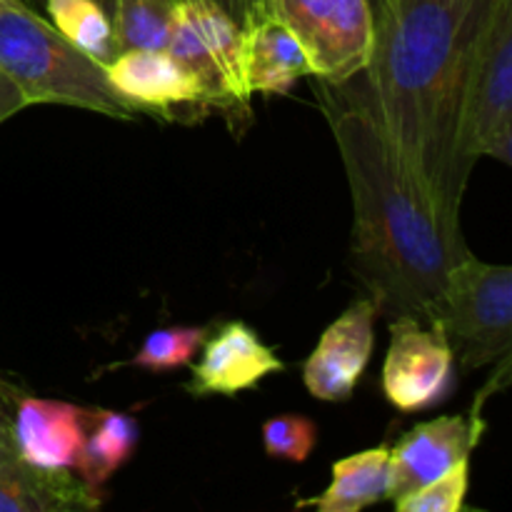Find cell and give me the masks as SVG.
Instances as JSON below:
<instances>
[{"instance_id":"obj_1","label":"cell","mask_w":512,"mask_h":512,"mask_svg":"<svg viewBox=\"0 0 512 512\" xmlns=\"http://www.w3.org/2000/svg\"><path fill=\"white\" fill-rule=\"evenodd\" d=\"M503 0H393L375 13L365 100L450 233L473 170L458 125L475 45Z\"/></svg>"},{"instance_id":"obj_2","label":"cell","mask_w":512,"mask_h":512,"mask_svg":"<svg viewBox=\"0 0 512 512\" xmlns=\"http://www.w3.org/2000/svg\"><path fill=\"white\" fill-rule=\"evenodd\" d=\"M318 98L353 195V275L378 315L428 323L448 270L468 253L463 235L445 228L365 93H340L338 85L323 83Z\"/></svg>"},{"instance_id":"obj_3","label":"cell","mask_w":512,"mask_h":512,"mask_svg":"<svg viewBox=\"0 0 512 512\" xmlns=\"http://www.w3.org/2000/svg\"><path fill=\"white\" fill-rule=\"evenodd\" d=\"M0 70L30 105H73L108 118H135L110 85L105 65L75 48L25 0H0Z\"/></svg>"},{"instance_id":"obj_4","label":"cell","mask_w":512,"mask_h":512,"mask_svg":"<svg viewBox=\"0 0 512 512\" xmlns=\"http://www.w3.org/2000/svg\"><path fill=\"white\" fill-rule=\"evenodd\" d=\"M428 323L438 325L463 370L508 358L512 348V268L465 253L448 270Z\"/></svg>"},{"instance_id":"obj_5","label":"cell","mask_w":512,"mask_h":512,"mask_svg":"<svg viewBox=\"0 0 512 512\" xmlns=\"http://www.w3.org/2000/svg\"><path fill=\"white\" fill-rule=\"evenodd\" d=\"M460 158L512 163V0H503L475 45L458 125Z\"/></svg>"},{"instance_id":"obj_6","label":"cell","mask_w":512,"mask_h":512,"mask_svg":"<svg viewBox=\"0 0 512 512\" xmlns=\"http://www.w3.org/2000/svg\"><path fill=\"white\" fill-rule=\"evenodd\" d=\"M165 50L198 78L210 110L248 108L245 33L215 0H180Z\"/></svg>"},{"instance_id":"obj_7","label":"cell","mask_w":512,"mask_h":512,"mask_svg":"<svg viewBox=\"0 0 512 512\" xmlns=\"http://www.w3.org/2000/svg\"><path fill=\"white\" fill-rule=\"evenodd\" d=\"M275 18L293 30L310 73L323 83H350L368 68L375 45L370 0H275Z\"/></svg>"},{"instance_id":"obj_8","label":"cell","mask_w":512,"mask_h":512,"mask_svg":"<svg viewBox=\"0 0 512 512\" xmlns=\"http://www.w3.org/2000/svg\"><path fill=\"white\" fill-rule=\"evenodd\" d=\"M455 355L438 325L413 315L390 323V348L383 365V393L400 413H423L450 395Z\"/></svg>"},{"instance_id":"obj_9","label":"cell","mask_w":512,"mask_h":512,"mask_svg":"<svg viewBox=\"0 0 512 512\" xmlns=\"http://www.w3.org/2000/svg\"><path fill=\"white\" fill-rule=\"evenodd\" d=\"M115 93L138 113L175 120L185 113H208L198 78L168 50H123L105 65Z\"/></svg>"},{"instance_id":"obj_10","label":"cell","mask_w":512,"mask_h":512,"mask_svg":"<svg viewBox=\"0 0 512 512\" xmlns=\"http://www.w3.org/2000/svg\"><path fill=\"white\" fill-rule=\"evenodd\" d=\"M378 308L370 298L355 300L325 328L303 365L305 388L323 403H343L358 388L375 348Z\"/></svg>"},{"instance_id":"obj_11","label":"cell","mask_w":512,"mask_h":512,"mask_svg":"<svg viewBox=\"0 0 512 512\" xmlns=\"http://www.w3.org/2000/svg\"><path fill=\"white\" fill-rule=\"evenodd\" d=\"M483 433L478 408L470 415H440L418 423L390 448V500L423 488L430 480L448 473L460 460H468Z\"/></svg>"},{"instance_id":"obj_12","label":"cell","mask_w":512,"mask_h":512,"mask_svg":"<svg viewBox=\"0 0 512 512\" xmlns=\"http://www.w3.org/2000/svg\"><path fill=\"white\" fill-rule=\"evenodd\" d=\"M93 408L63 400L20 398L13 415V450L35 468L73 470L83 453Z\"/></svg>"},{"instance_id":"obj_13","label":"cell","mask_w":512,"mask_h":512,"mask_svg":"<svg viewBox=\"0 0 512 512\" xmlns=\"http://www.w3.org/2000/svg\"><path fill=\"white\" fill-rule=\"evenodd\" d=\"M285 370L273 348L260 343L258 333L245 323H228L203 343V358L193 368L188 393L233 395L255 388L268 375Z\"/></svg>"},{"instance_id":"obj_14","label":"cell","mask_w":512,"mask_h":512,"mask_svg":"<svg viewBox=\"0 0 512 512\" xmlns=\"http://www.w3.org/2000/svg\"><path fill=\"white\" fill-rule=\"evenodd\" d=\"M100 503L70 470L35 468L15 453H0V512H78Z\"/></svg>"},{"instance_id":"obj_15","label":"cell","mask_w":512,"mask_h":512,"mask_svg":"<svg viewBox=\"0 0 512 512\" xmlns=\"http://www.w3.org/2000/svg\"><path fill=\"white\" fill-rule=\"evenodd\" d=\"M310 73L308 55L293 30L268 18L245 33V80L250 93L285 95Z\"/></svg>"},{"instance_id":"obj_16","label":"cell","mask_w":512,"mask_h":512,"mask_svg":"<svg viewBox=\"0 0 512 512\" xmlns=\"http://www.w3.org/2000/svg\"><path fill=\"white\" fill-rule=\"evenodd\" d=\"M390 448L363 450L333 465V480L318 498L300 500L298 508H315L320 512H360L370 505L390 500Z\"/></svg>"},{"instance_id":"obj_17","label":"cell","mask_w":512,"mask_h":512,"mask_svg":"<svg viewBox=\"0 0 512 512\" xmlns=\"http://www.w3.org/2000/svg\"><path fill=\"white\" fill-rule=\"evenodd\" d=\"M140 428L133 415L115 410H95L90 413L88 433H85L83 453H80L78 478L103 498L105 483L133 458L138 448Z\"/></svg>"},{"instance_id":"obj_18","label":"cell","mask_w":512,"mask_h":512,"mask_svg":"<svg viewBox=\"0 0 512 512\" xmlns=\"http://www.w3.org/2000/svg\"><path fill=\"white\" fill-rule=\"evenodd\" d=\"M50 23L63 38L98 63L108 65L118 55L113 18L95 0H45Z\"/></svg>"},{"instance_id":"obj_19","label":"cell","mask_w":512,"mask_h":512,"mask_svg":"<svg viewBox=\"0 0 512 512\" xmlns=\"http://www.w3.org/2000/svg\"><path fill=\"white\" fill-rule=\"evenodd\" d=\"M180 0H115L113 33L123 50H165Z\"/></svg>"},{"instance_id":"obj_20","label":"cell","mask_w":512,"mask_h":512,"mask_svg":"<svg viewBox=\"0 0 512 512\" xmlns=\"http://www.w3.org/2000/svg\"><path fill=\"white\" fill-rule=\"evenodd\" d=\"M210 328H193V325H173V328H158L148 333L138 353L128 360L130 368L150 370V373H165V370L185 368L195 358L203 343L208 340Z\"/></svg>"},{"instance_id":"obj_21","label":"cell","mask_w":512,"mask_h":512,"mask_svg":"<svg viewBox=\"0 0 512 512\" xmlns=\"http://www.w3.org/2000/svg\"><path fill=\"white\" fill-rule=\"evenodd\" d=\"M470 488V458L430 480L423 488L395 498L398 512H460L465 510V498Z\"/></svg>"},{"instance_id":"obj_22","label":"cell","mask_w":512,"mask_h":512,"mask_svg":"<svg viewBox=\"0 0 512 512\" xmlns=\"http://www.w3.org/2000/svg\"><path fill=\"white\" fill-rule=\"evenodd\" d=\"M318 443V425L305 415H275L263 425V445L268 458L285 463H305Z\"/></svg>"},{"instance_id":"obj_23","label":"cell","mask_w":512,"mask_h":512,"mask_svg":"<svg viewBox=\"0 0 512 512\" xmlns=\"http://www.w3.org/2000/svg\"><path fill=\"white\" fill-rule=\"evenodd\" d=\"M215 3L243 28V33L275 15V0H215Z\"/></svg>"},{"instance_id":"obj_24","label":"cell","mask_w":512,"mask_h":512,"mask_svg":"<svg viewBox=\"0 0 512 512\" xmlns=\"http://www.w3.org/2000/svg\"><path fill=\"white\" fill-rule=\"evenodd\" d=\"M23 395L8 383V380L0 378V453H15L13 450V415L15 405Z\"/></svg>"},{"instance_id":"obj_25","label":"cell","mask_w":512,"mask_h":512,"mask_svg":"<svg viewBox=\"0 0 512 512\" xmlns=\"http://www.w3.org/2000/svg\"><path fill=\"white\" fill-rule=\"evenodd\" d=\"M28 98L23 95V90L8 78V75L0 70V123H5L8 118H13L15 113H20L23 108H28Z\"/></svg>"},{"instance_id":"obj_26","label":"cell","mask_w":512,"mask_h":512,"mask_svg":"<svg viewBox=\"0 0 512 512\" xmlns=\"http://www.w3.org/2000/svg\"><path fill=\"white\" fill-rule=\"evenodd\" d=\"M95 3H100L103 5L105 10H108V15L110 18H113V10H115V0H95Z\"/></svg>"},{"instance_id":"obj_27","label":"cell","mask_w":512,"mask_h":512,"mask_svg":"<svg viewBox=\"0 0 512 512\" xmlns=\"http://www.w3.org/2000/svg\"><path fill=\"white\" fill-rule=\"evenodd\" d=\"M370 3H373V13H378L380 8H385V5L393 3V0H370Z\"/></svg>"}]
</instances>
